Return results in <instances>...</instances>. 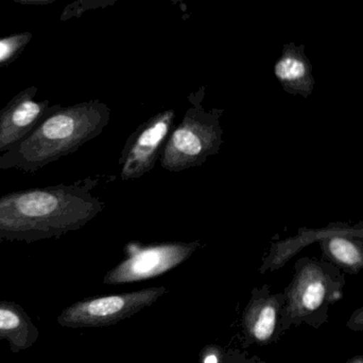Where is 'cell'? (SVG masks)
Listing matches in <instances>:
<instances>
[{
  "instance_id": "obj_1",
  "label": "cell",
  "mask_w": 363,
  "mask_h": 363,
  "mask_svg": "<svg viewBox=\"0 0 363 363\" xmlns=\"http://www.w3.org/2000/svg\"><path fill=\"white\" fill-rule=\"evenodd\" d=\"M104 204L89 188L57 185L30 188L0 196V245L60 238L84 227Z\"/></svg>"
},
{
  "instance_id": "obj_2",
  "label": "cell",
  "mask_w": 363,
  "mask_h": 363,
  "mask_svg": "<svg viewBox=\"0 0 363 363\" xmlns=\"http://www.w3.org/2000/svg\"><path fill=\"white\" fill-rule=\"evenodd\" d=\"M110 109L99 100L72 106L52 104L50 112L21 142L0 156V170L34 174L48 164L76 153L101 134Z\"/></svg>"
},
{
  "instance_id": "obj_3",
  "label": "cell",
  "mask_w": 363,
  "mask_h": 363,
  "mask_svg": "<svg viewBox=\"0 0 363 363\" xmlns=\"http://www.w3.org/2000/svg\"><path fill=\"white\" fill-rule=\"evenodd\" d=\"M345 285V275L325 260L298 259L294 264L291 281L283 291V335L292 327L307 325L319 330L328 323L330 307L342 300Z\"/></svg>"
},
{
  "instance_id": "obj_4",
  "label": "cell",
  "mask_w": 363,
  "mask_h": 363,
  "mask_svg": "<svg viewBox=\"0 0 363 363\" xmlns=\"http://www.w3.org/2000/svg\"><path fill=\"white\" fill-rule=\"evenodd\" d=\"M223 132L216 110H205L202 104L196 102L164 145L162 168L169 172H182L202 166L219 151Z\"/></svg>"
},
{
  "instance_id": "obj_5",
  "label": "cell",
  "mask_w": 363,
  "mask_h": 363,
  "mask_svg": "<svg viewBox=\"0 0 363 363\" xmlns=\"http://www.w3.org/2000/svg\"><path fill=\"white\" fill-rule=\"evenodd\" d=\"M165 286L129 293L86 298L62 311L57 324L64 328H100L115 325L152 306L168 293Z\"/></svg>"
},
{
  "instance_id": "obj_6",
  "label": "cell",
  "mask_w": 363,
  "mask_h": 363,
  "mask_svg": "<svg viewBox=\"0 0 363 363\" xmlns=\"http://www.w3.org/2000/svg\"><path fill=\"white\" fill-rule=\"evenodd\" d=\"M200 247L199 242H170L163 244H129L127 257L106 273V286L138 283L161 276L185 262Z\"/></svg>"
},
{
  "instance_id": "obj_7",
  "label": "cell",
  "mask_w": 363,
  "mask_h": 363,
  "mask_svg": "<svg viewBox=\"0 0 363 363\" xmlns=\"http://www.w3.org/2000/svg\"><path fill=\"white\" fill-rule=\"evenodd\" d=\"M174 110L162 111L130 136L119 160L123 180H134L151 172L162 155L174 124Z\"/></svg>"
},
{
  "instance_id": "obj_8",
  "label": "cell",
  "mask_w": 363,
  "mask_h": 363,
  "mask_svg": "<svg viewBox=\"0 0 363 363\" xmlns=\"http://www.w3.org/2000/svg\"><path fill=\"white\" fill-rule=\"evenodd\" d=\"M284 306L283 292L272 293L268 285L254 288L241 315L243 347H266L277 342L283 337L281 320Z\"/></svg>"
},
{
  "instance_id": "obj_9",
  "label": "cell",
  "mask_w": 363,
  "mask_h": 363,
  "mask_svg": "<svg viewBox=\"0 0 363 363\" xmlns=\"http://www.w3.org/2000/svg\"><path fill=\"white\" fill-rule=\"evenodd\" d=\"M38 87H26L0 110V156L21 142L50 112L49 100H35Z\"/></svg>"
},
{
  "instance_id": "obj_10",
  "label": "cell",
  "mask_w": 363,
  "mask_h": 363,
  "mask_svg": "<svg viewBox=\"0 0 363 363\" xmlns=\"http://www.w3.org/2000/svg\"><path fill=\"white\" fill-rule=\"evenodd\" d=\"M38 337V328L21 305L0 300V341H6L13 354L33 347Z\"/></svg>"
},
{
  "instance_id": "obj_11",
  "label": "cell",
  "mask_w": 363,
  "mask_h": 363,
  "mask_svg": "<svg viewBox=\"0 0 363 363\" xmlns=\"http://www.w3.org/2000/svg\"><path fill=\"white\" fill-rule=\"evenodd\" d=\"M277 80L286 87H296L308 76L306 61L296 51L286 50L274 65Z\"/></svg>"
},
{
  "instance_id": "obj_12",
  "label": "cell",
  "mask_w": 363,
  "mask_h": 363,
  "mask_svg": "<svg viewBox=\"0 0 363 363\" xmlns=\"http://www.w3.org/2000/svg\"><path fill=\"white\" fill-rule=\"evenodd\" d=\"M33 38L31 32H21L0 38V70L16 61Z\"/></svg>"
},
{
  "instance_id": "obj_13",
  "label": "cell",
  "mask_w": 363,
  "mask_h": 363,
  "mask_svg": "<svg viewBox=\"0 0 363 363\" xmlns=\"http://www.w3.org/2000/svg\"><path fill=\"white\" fill-rule=\"evenodd\" d=\"M201 363H266L259 358L249 359L238 351H225L219 345L205 347L200 355Z\"/></svg>"
},
{
  "instance_id": "obj_14",
  "label": "cell",
  "mask_w": 363,
  "mask_h": 363,
  "mask_svg": "<svg viewBox=\"0 0 363 363\" xmlns=\"http://www.w3.org/2000/svg\"><path fill=\"white\" fill-rule=\"evenodd\" d=\"M347 327L352 332H363V306L356 309L347 322Z\"/></svg>"
},
{
  "instance_id": "obj_15",
  "label": "cell",
  "mask_w": 363,
  "mask_h": 363,
  "mask_svg": "<svg viewBox=\"0 0 363 363\" xmlns=\"http://www.w3.org/2000/svg\"><path fill=\"white\" fill-rule=\"evenodd\" d=\"M17 4H27V6H46V4H51L55 0H14Z\"/></svg>"
},
{
  "instance_id": "obj_16",
  "label": "cell",
  "mask_w": 363,
  "mask_h": 363,
  "mask_svg": "<svg viewBox=\"0 0 363 363\" xmlns=\"http://www.w3.org/2000/svg\"><path fill=\"white\" fill-rule=\"evenodd\" d=\"M350 363H363L362 362H359V358H354L353 362H350Z\"/></svg>"
}]
</instances>
